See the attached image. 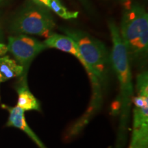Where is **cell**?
Listing matches in <instances>:
<instances>
[{
  "mask_svg": "<svg viewBox=\"0 0 148 148\" xmlns=\"http://www.w3.org/2000/svg\"><path fill=\"white\" fill-rule=\"evenodd\" d=\"M108 27L112 42L110 60L119 85L118 112L120 115V121L115 148H123L126 140L130 112L134 96V85L130 65L129 53L120 35L119 27L114 21L110 20Z\"/></svg>",
  "mask_w": 148,
  "mask_h": 148,
  "instance_id": "cell-1",
  "label": "cell"
},
{
  "mask_svg": "<svg viewBox=\"0 0 148 148\" xmlns=\"http://www.w3.org/2000/svg\"><path fill=\"white\" fill-rule=\"evenodd\" d=\"M119 32L129 56L140 60L148 51V14L142 5L132 3L125 7Z\"/></svg>",
  "mask_w": 148,
  "mask_h": 148,
  "instance_id": "cell-2",
  "label": "cell"
},
{
  "mask_svg": "<svg viewBox=\"0 0 148 148\" xmlns=\"http://www.w3.org/2000/svg\"><path fill=\"white\" fill-rule=\"evenodd\" d=\"M60 30L75 42L82 58L101 86L106 84L110 60L105 44L80 29L62 27Z\"/></svg>",
  "mask_w": 148,
  "mask_h": 148,
  "instance_id": "cell-3",
  "label": "cell"
},
{
  "mask_svg": "<svg viewBox=\"0 0 148 148\" xmlns=\"http://www.w3.org/2000/svg\"><path fill=\"white\" fill-rule=\"evenodd\" d=\"M54 20L47 8L29 3L23 7L12 18L10 29L20 34H33L47 38L53 34Z\"/></svg>",
  "mask_w": 148,
  "mask_h": 148,
  "instance_id": "cell-4",
  "label": "cell"
},
{
  "mask_svg": "<svg viewBox=\"0 0 148 148\" xmlns=\"http://www.w3.org/2000/svg\"><path fill=\"white\" fill-rule=\"evenodd\" d=\"M136 95L133 97L132 130L128 148H148V73L136 77Z\"/></svg>",
  "mask_w": 148,
  "mask_h": 148,
  "instance_id": "cell-5",
  "label": "cell"
},
{
  "mask_svg": "<svg viewBox=\"0 0 148 148\" xmlns=\"http://www.w3.org/2000/svg\"><path fill=\"white\" fill-rule=\"evenodd\" d=\"M43 42L47 46V47L55 48L58 50L71 53L80 62L89 77L92 86V95L90 112H91L94 109H96L98 106L100 105L99 103L101 99V86L98 79L93 75L89 66L86 63L84 58H82L75 42L70 37L65 34L62 35L53 34V33L49 37H47Z\"/></svg>",
  "mask_w": 148,
  "mask_h": 148,
  "instance_id": "cell-6",
  "label": "cell"
},
{
  "mask_svg": "<svg viewBox=\"0 0 148 148\" xmlns=\"http://www.w3.org/2000/svg\"><path fill=\"white\" fill-rule=\"evenodd\" d=\"M7 47L16 62L23 67V73L27 71L29 64L38 53L47 48L43 42L24 34L9 37Z\"/></svg>",
  "mask_w": 148,
  "mask_h": 148,
  "instance_id": "cell-7",
  "label": "cell"
},
{
  "mask_svg": "<svg viewBox=\"0 0 148 148\" xmlns=\"http://www.w3.org/2000/svg\"><path fill=\"white\" fill-rule=\"evenodd\" d=\"M2 107L7 109L9 112V118L8 123H7L8 126L14 127L23 130L25 134L28 135L31 139L34 140V143L39 148H47L27 125L25 115H24L25 111L18 106L9 107L3 104Z\"/></svg>",
  "mask_w": 148,
  "mask_h": 148,
  "instance_id": "cell-8",
  "label": "cell"
},
{
  "mask_svg": "<svg viewBox=\"0 0 148 148\" xmlns=\"http://www.w3.org/2000/svg\"><path fill=\"white\" fill-rule=\"evenodd\" d=\"M17 93L18 101L16 106L24 111L36 110L40 112V103L29 90L25 81L17 88Z\"/></svg>",
  "mask_w": 148,
  "mask_h": 148,
  "instance_id": "cell-9",
  "label": "cell"
},
{
  "mask_svg": "<svg viewBox=\"0 0 148 148\" xmlns=\"http://www.w3.org/2000/svg\"><path fill=\"white\" fill-rule=\"evenodd\" d=\"M23 73V67L8 56H0V84Z\"/></svg>",
  "mask_w": 148,
  "mask_h": 148,
  "instance_id": "cell-10",
  "label": "cell"
},
{
  "mask_svg": "<svg viewBox=\"0 0 148 148\" xmlns=\"http://www.w3.org/2000/svg\"><path fill=\"white\" fill-rule=\"evenodd\" d=\"M48 8L51 9L53 12L58 14L60 17L64 19H72L76 18L78 16L77 11L69 10L61 3L60 0H50Z\"/></svg>",
  "mask_w": 148,
  "mask_h": 148,
  "instance_id": "cell-11",
  "label": "cell"
},
{
  "mask_svg": "<svg viewBox=\"0 0 148 148\" xmlns=\"http://www.w3.org/2000/svg\"><path fill=\"white\" fill-rule=\"evenodd\" d=\"M33 2L36 3V4L41 5V6L45 7V8H48L49 6V3L50 0H32Z\"/></svg>",
  "mask_w": 148,
  "mask_h": 148,
  "instance_id": "cell-12",
  "label": "cell"
},
{
  "mask_svg": "<svg viewBox=\"0 0 148 148\" xmlns=\"http://www.w3.org/2000/svg\"><path fill=\"white\" fill-rule=\"evenodd\" d=\"M78 1L89 12L91 11V4H90L89 0H78Z\"/></svg>",
  "mask_w": 148,
  "mask_h": 148,
  "instance_id": "cell-13",
  "label": "cell"
},
{
  "mask_svg": "<svg viewBox=\"0 0 148 148\" xmlns=\"http://www.w3.org/2000/svg\"><path fill=\"white\" fill-rule=\"evenodd\" d=\"M8 51V47L3 43H0V56H3Z\"/></svg>",
  "mask_w": 148,
  "mask_h": 148,
  "instance_id": "cell-14",
  "label": "cell"
},
{
  "mask_svg": "<svg viewBox=\"0 0 148 148\" xmlns=\"http://www.w3.org/2000/svg\"><path fill=\"white\" fill-rule=\"evenodd\" d=\"M119 1L123 3L125 7H126L130 4V3H132V0H119Z\"/></svg>",
  "mask_w": 148,
  "mask_h": 148,
  "instance_id": "cell-15",
  "label": "cell"
},
{
  "mask_svg": "<svg viewBox=\"0 0 148 148\" xmlns=\"http://www.w3.org/2000/svg\"><path fill=\"white\" fill-rule=\"evenodd\" d=\"M5 1V0H0V3L3 2V1Z\"/></svg>",
  "mask_w": 148,
  "mask_h": 148,
  "instance_id": "cell-16",
  "label": "cell"
},
{
  "mask_svg": "<svg viewBox=\"0 0 148 148\" xmlns=\"http://www.w3.org/2000/svg\"><path fill=\"white\" fill-rule=\"evenodd\" d=\"M1 26H0V36H1Z\"/></svg>",
  "mask_w": 148,
  "mask_h": 148,
  "instance_id": "cell-17",
  "label": "cell"
}]
</instances>
